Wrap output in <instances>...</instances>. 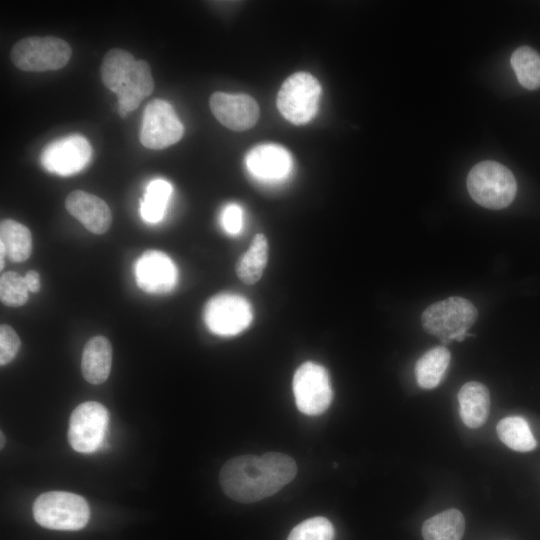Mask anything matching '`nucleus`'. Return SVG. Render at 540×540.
Instances as JSON below:
<instances>
[{"label": "nucleus", "mask_w": 540, "mask_h": 540, "mask_svg": "<svg viewBox=\"0 0 540 540\" xmlns=\"http://www.w3.org/2000/svg\"><path fill=\"white\" fill-rule=\"evenodd\" d=\"M296 473L297 465L287 454L242 455L223 465L219 483L232 500L252 503L277 493L294 479Z\"/></svg>", "instance_id": "f257e3e1"}, {"label": "nucleus", "mask_w": 540, "mask_h": 540, "mask_svg": "<svg viewBox=\"0 0 540 540\" xmlns=\"http://www.w3.org/2000/svg\"><path fill=\"white\" fill-rule=\"evenodd\" d=\"M67 211L94 234L105 233L112 222V213L107 203L100 197L74 190L65 200Z\"/></svg>", "instance_id": "dca6fc26"}, {"label": "nucleus", "mask_w": 540, "mask_h": 540, "mask_svg": "<svg viewBox=\"0 0 540 540\" xmlns=\"http://www.w3.org/2000/svg\"><path fill=\"white\" fill-rule=\"evenodd\" d=\"M267 261L268 242L264 234L258 233L236 265L239 279L246 284L256 283L262 277Z\"/></svg>", "instance_id": "4be33fe9"}, {"label": "nucleus", "mask_w": 540, "mask_h": 540, "mask_svg": "<svg viewBox=\"0 0 540 540\" xmlns=\"http://www.w3.org/2000/svg\"><path fill=\"white\" fill-rule=\"evenodd\" d=\"M0 436H1V439H0V441H1L0 448L2 449V448L4 447V444H5V436H4V434H3L2 431L0 432Z\"/></svg>", "instance_id": "2f4dec72"}, {"label": "nucleus", "mask_w": 540, "mask_h": 540, "mask_svg": "<svg viewBox=\"0 0 540 540\" xmlns=\"http://www.w3.org/2000/svg\"><path fill=\"white\" fill-rule=\"evenodd\" d=\"M0 246L11 261L23 262L32 252L31 232L15 220L4 219L0 223Z\"/></svg>", "instance_id": "6ab92c4d"}, {"label": "nucleus", "mask_w": 540, "mask_h": 540, "mask_svg": "<svg viewBox=\"0 0 540 540\" xmlns=\"http://www.w3.org/2000/svg\"><path fill=\"white\" fill-rule=\"evenodd\" d=\"M29 292L36 293L40 290V275L35 270L28 271L24 276Z\"/></svg>", "instance_id": "c756f323"}, {"label": "nucleus", "mask_w": 540, "mask_h": 540, "mask_svg": "<svg viewBox=\"0 0 540 540\" xmlns=\"http://www.w3.org/2000/svg\"><path fill=\"white\" fill-rule=\"evenodd\" d=\"M293 394L299 411L319 415L331 404L333 391L327 370L314 362L300 365L293 377Z\"/></svg>", "instance_id": "6e6552de"}, {"label": "nucleus", "mask_w": 540, "mask_h": 540, "mask_svg": "<svg viewBox=\"0 0 540 540\" xmlns=\"http://www.w3.org/2000/svg\"><path fill=\"white\" fill-rule=\"evenodd\" d=\"M477 317L478 311L469 300L452 296L428 306L421 322L429 334L447 344L453 340L463 341Z\"/></svg>", "instance_id": "20e7f679"}, {"label": "nucleus", "mask_w": 540, "mask_h": 540, "mask_svg": "<svg viewBox=\"0 0 540 540\" xmlns=\"http://www.w3.org/2000/svg\"><path fill=\"white\" fill-rule=\"evenodd\" d=\"M209 105L216 119L233 131L252 128L260 115L257 102L247 94L215 92L210 97Z\"/></svg>", "instance_id": "ddd939ff"}, {"label": "nucleus", "mask_w": 540, "mask_h": 540, "mask_svg": "<svg viewBox=\"0 0 540 540\" xmlns=\"http://www.w3.org/2000/svg\"><path fill=\"white\" fill-rule=\"evenodd\" d=\"M28 287L24 276L8 271L0 277V299L9 307H19L28 300Z\"/></svg>", "instance_id": "a878e982"}, {"label": "nucleus", "mask_w": 540, "mask_h": 540, "mask_svg": "<svg viewBox=\"0 0 540 540\" xmlns=\"http://www.w3.org/2000/svg\"><path fill=\"white\" fill-rule=\"evenodd\" d=\"M112 355V345L106 337L91 338L82 353L81 371L84 379L94 385L105 382L110 374Z\"/></svg>", "instance_id": "f3484780"}, {"label": "nucleus", "mask_w": 540, "mask_h": 540, "mask_svg": "<svg viewBox=\"0 0 540 540\" xmlns=\"http://www.w3.org/2000/svg\"><path fill=\"white\" fill-rule=\"evenodd\" d=\"M92 147L81 135H69L48 143L42 150V166L50 173L71 176L90 162Z\"/></svg>", "instance_id": "f8f14e48"}, {"label": "nucleus", "mask_w": 540, "mask_h": 540, "mask_svg": "<svg viewBox=\"0 0 540 540\" xmlns=\"http://www.w3.org/2000/svg\"><path fill=\"white\" fill-rule=\"evenodd\" d=\"M496 432L499 439L515 451L528 452L537 445L528 423L520 416L501 419L496 426Z\"/></svg>", "instance_id": "5701e85b"}, {"label": "nucleus", "mask_w": 540, "mask_h": 540, "mask_svg": "<svg viewBox=\"0 0 540 540\" xmlns=\"http://www.w3.org/2000/svg\"><path fill=\"white\" fill-rule=\"evenodd\" d=\"M451 354L444 346H436L424 353L416 362L417 383L424 389H432L441 382L450 362Z\"/></svg>", "instance_id": "aec40b11"}, {"label": "nucleus", "mask_w": 540, "mask_h": 540, "mask_svg": "<svg viewBox=\"0 0 540 540\" xmlns=\"http://www.w3.org/2000/svg\"><path fill=\"white\" fill-rule=\"evenodd\" d=\"M462 422L469 428H479L487 420L490 408L488 388L476 381L465 383L458 392Z\"/></svg>", "instance_id": "a211bd4d"}, {"label": "nucleus", "mask_w": 540, "mask_h": 540, "mask_svg": "<svg viewBox=\"0 0 540 540\" xmlns=\"http://www.w3.org/2000/svg\"><path fill=\"white\" fill-rule=\"evenodd\" d=\"M247 170L264 182H278L288 177L292 170L290 153L276 144H262L252 148L246 155Z\"/></svg>", "instance_id": "2eb2a0df"}, {"label": "nucleus", "mask_w": 540, "mask_h": 540, "mask_svg": "<svg viewBox=\"0 0 540 540\" xmlns=\"http://www.w3.org/2000/svg\"><path fill=\"white\" fill-rule=\"evenodd\" d=\"M172 191V185L164 179H154L147 185L140 203V215L145 222L158 223L163 219Z\"/></svg>", "instance_id": "b1692460"}, {"label": "nucleus", "mask_w": 540, "mask_h": 540, "mask_svg": "<svg viewBox=\"0 0 540 540\" xmlns=\"http://www.w3.org/2000/svg\"><path fill=\"white\" fill-rule=\"evenodd\" d=\"M511 65L519 83L529 90L540 87V54L528 46L517 48L511 56Z\"/></svg>", "instance_id": "393cba45"}, {"label": "nucleus", "mask_w": 540, "mask_h": 540, "mask_svg": "<svg viewBox=\"0 0 540 540\" xmlns=\"http://www.w3.org/2000/svg\"><path fill=\"white\" fill-rule=\"evenodd\" d=\"M321 86L307 72L290 75L282 84L277 95V108L289 122L302 125L317 113Z\"/></svg>", "instance_id": "0eeeda50"}, {"label": "nucleus", "mask_w": 540, "mask_h": 540, "mask_svg": "<svg viewBox=\"0 0 540 540\" xmlns=\"http://www.w3.org/2000/svg\"><path fill=\"white\" fill-rule=\"evenodd\" d=\"M334 527L324 517H313L296 525L287 540H333Z\"/></svg>", "instance_id": "bb28decb"}, {"label": "nucleus", "mask_w": 540, "mask_h": 540, "mask_svg": "<svg viewBox=\"0 0 540 540\" xmlns=\"http://www.w3.org/2000/svg\"><path fill=\"white\" fill-rule=\"evenodd\" d=\"M72 54L70 45L54 36L26 37L14 44L11 60L27 72L53 71L64 67Z\"/></svg>", "instance_id": "423d86ee"}, {"label": "nucleus", "mask_w": 540, "mask_h": 540, "mask_svg": "<svg viewBox=\"0 0 540 540\" xmlns=\"http://www.w3.org/2000/svg\"><path fill=\"white\" fill-rule=\"evenodd\" d=\"M140 289L150 294L170 292L177 282V268L170 257L157 250L145 251L135 264Z\"/></svg>", "instance_id": "4468645a"}, {"label": "nucleus", "mask_w": 540, "mask_h": 540, "mask_svg": "<svg viewBox=\"0 0 540 540\" xmlns=\"http://www.w3.org/2000/svg\"><path fill=\"white\" fill-rule=\"evenodd\" d=\"M184 127L173 107L165 100L154 99L146 106L141 129L140 142L149 149H163L178 142Z\"/></svg>", "instance_id": "9b49d317"}, {"label": "nucleus", "mask_w": 540, "mask_h": 540, "mask_svg": "<svg viewBox=\"0 0 540 540\" xmlns=\"http://www.w3.org/2000/svg\"><path fill=\"white\" fill-rule=\"evenodd\" d=\"M104 85L118 98V112L122 118L138 108L154 89L149 64L136 60L127 50L114 48L106 52L101 63Z\"/></svg>", "instance_id": "f03ea898"}, {"label": "nucleus", "mask_w": 540, "mask_h": 540, "mask_svg": "<svg viewBox=\"0 0 540 540\" xmlns=\"http://www.w3.org/2000/svg\"><path fill=\"white\" fill-rule=\"evenodd\" d=\"M467 189L476 203L498 210L514 200L517 183L512 172L504 165L495 161H483L470 170Z\"/></svg>", "instance_id": "7ed1b4c3"}, {"label": "nucleus", "mask_w": 540, "mask_h": 540, "mask_svg": "<svg viewBox=\"0 0 540 540\" xmlns=\"http://www.w3.org/2000/svg\"><path fill=\"white\" fill-rule=\"evenodd\" d=\"M203 316L211 332L220 336H233L250 325L253 311L244 297L223 293L212 297L206 303Z\"/></svg>", "instance_id": "9d476101"}, {"label": "nucleus", "mask_w": 540, "mask_h": 540, "mask_svg": "<svg viewBox=\"0 0 540 540\" xmlns=\"http://www.w3.org/2000/svg\"><path fill=\"white\" fill-rule=\"evenodd\" d=\"M35 521L53 530L76 531L84 528L90 517L87 501L65 491H49L37 497L33 505Z\"/></svg>", "instance_id": "39448f33"}, {"label": "nucleus", "mask_w": 540, "mask_h": 540, "mask_svg": "<svg viewBox=\"0 0 540 540\" xmlns=\"http://www.w3.org/2000/svg\"><path fill=\"white\" fill-rule=\"evenodd\" d=\"M109 421L106 407L96 401L79 404L71 413L68 440L71 447L80 453L97 450L105 437Z\"/></svg>", "instance_id": "1a4fd4ad"}, {"label": "nucleus", "mask_w": 540, "mask_h": 540, "mask_svg": "<svg viewBox=\"0 0 540 540\" xmlns=\"http://www.w3.org/2000/svg\"><path fill=\"white\" fill-rule=\"evenodd\" d=\"M465 519L457 509L445 510L429 519L422 526L424 540H461Z\"/></svg>", "instance_id": "412c9836"}, {"label": "nucleus", "mask_w": 540, "mask_h": 540, "mask_svg": "<svg viewBox=\"0 0 540 540\" xmlns=\"http://www.w3.org/2000/svg\"><path fill=\"white\" fill-rule=\"evenodd\" d=\"M220 221L223 229L231 235L240 233L243 227V211L237 204L226 205L221 213Z\"/></svg>", "instance_id": "c85d7f7f"}, {"label": "nucleus", "mask_w": 540, "mask_h": 540, "mask_svg": "<svg viewBox=\"0 0 540 540\" xmlns=\"http://www.w3.org/2000/svg\"><path fill=\"white\" fill-rule=\"evenodd\" d=\"M21 342L16 331L7 324L0 326V365L10 363L19 351Z\"/></svg>", "instance_id": "cd10ccee"}, {"label": "nucleus", "mask_w": 540, "mask_h": 540, "mask_svg": "<svg viewBox=\"0 0 540 540\" xmlns=\"http://www.w3.org/2000/svg\"><path fill=\"white\" fill-rule=\"evenodd\" d=\"M5 251H4V248L2 246H0V269H3V266H4V256H5Z\"/></svg>", "instance_id": "7c9ffc66"}]
</instances>
